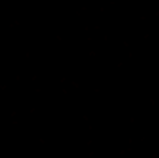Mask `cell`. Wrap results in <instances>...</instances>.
Listing matches in <instances>:
<instances>
[]
</instances>
